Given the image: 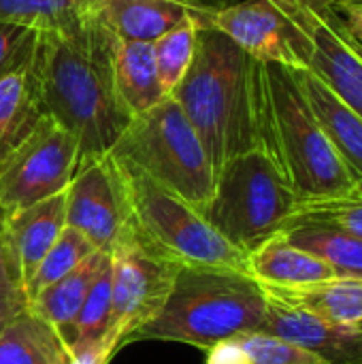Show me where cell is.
Masks as SVG:
<instances>
[{"mask_svg":"<svg viewBox=\"0 0 362 364\" xmlns=\"http://www.w3.org/2000/svg\"><path fill=\"white\" fill-rule=\"evenodd\" d=\"M115 41L96 13L38 30L34 70L41 98L47 115L77 139L79 166L107 156L134 119L115 87Z\"/></svg>","mask_w":362,"mask_h":364,"instance_id":"1","label":"cell"},{"mask_svg":"<svg viewBox=\"0 0 362 364\" xmlns=\"http://www.w3.org/2000/svg\"><path fill=\"white\" fill-rule=\"evenodd\" d=\"M258 60L215 28H201L192 64L169 94L196 130L215 171L256 149Z\"/></svg>","mask_w":362,"mask_h":364,"instance_id":"2","label":"cell"},{"mask_svg":"<svg viewBox=\"0 0 362 364\" xmlns=\"http://www.w3.org/2000/svg\"><path fill=\"white\" fill-rule=\"evenodd\" d=\"M258 147L273 160L299 207L361 194L318 122L294 68L258 64Z\"/></svg>","mask_w":362,"mask_h":364,"instance_id":"3","label":"cell"},{"mask_svg":"<svg viewBox=\"0 0 362 364\" xmlns=\"http://www.w3.org/2000/svg\"><path fill=\"white\" fill-rule=\"evenodd\" d=\"M267 294L258 279L230 269L181 267L160 314L141 326L134 341H177L201 350L260 331Z\"/></svg>","mask_w":362,"mask_h":364,"instance_id":"4","label":"cell"},{"mask_svg":"<svg viewBox=\"0 0 362 364\" xmlns=\"http://www.w3.org/2000/svg\"><path fill=\"white\" fill-rule=\"evenodd\" d=\"M109 154L137 166L201 213L213 196L215 171L196 130L171 96L137 115Z\"/></svg>","mask_w":362,"mask_h":364,"instance_id":"5","label":"cell"},{"mask_svg":"<svg viewBox=\"0 0 362 364\" xmlns=\"http://www.w3.org/2000/svg\"><path fill=\"white\" fill-rule=\"evenodd\" d=\"M297 209L294 192L273 160L256 147L220 168L203 215L224 239L250 254L280 235L292 222Z\"/></svg>","mask_w":362,"mask_h":364,"instance_id":"6","label":"cell"},{"mask_svg":"<svg viewBox=\"0 0 362 364\" xmlns=\"http://www.w3.org/2000/svg\"><path fill=\"white\" fill-rule=\"evenodd\" d=\"M117 160V158H115ZM134 230L181 267L230 269L250 275L247 254L224 239L207 218L181 196L156 183L137 166L117 160Z\"/></svg>","mask_w":362,"mask_h":364,"instance_id":"7","label":"cell"},{"mask_svg":"<svg viewBox=\"0 0 362 364\" xmlns=\"http://www.w3.org/2000/svg\"><path fill=\"white\" fill-rule=\"evenodd\" d=\"M111 254V320L102 337L117 354L130 337L164 307L181 264L149 245L132 226L124 228Z\"/></svg>","mask_w":362,"mask_h":364,"instance_id":"8","label":"cell"},{"mask_svg":"<svg viewBox=\"0 0 362 364\" xmlns=\"http://www.w3.org/2000/svg\"><path fill=\"white\" fill-rule=\"evenodd\" d=\"M288 19L294 51L341 102L362 117L361 43L333 0H271Z\"/></svg>","mask_w":362,"mask_h":364,"instance_id":"9","label":"cell"},{"mask_svg":"<svg viewBox=\"0 0 362 364\" xmlns=\"http://www.w3.org/2000/svg\"><path fill=\"white\" fill-rule=\"evenodd\" d=\"M77 166V139L47 115L32 136L0 166V218L64 192Z\"/></svg>","mask_w":362,"mask_h":364,"instance_id":"10","label":"cell"},{"mask_svg":"<svg viewBox=\"0 0 362 364\" xmlns=\"http://www.w3.org/2000/svg\"><path fill=\"white\" fill-rule=\"evenodd\" d=\"M130 224V203L117 160L107 154L77 168L66 188V226L111 252Z\"/></svg>","mask_w":362,"mask_h":364,"instance_id":"11","label":"cell"},{"mask_svg":"<svg viewBox=\"0 0 362 364\" xmlns=\"http://www.w3.org/2000/svg\"><path fill=\"white\" fill-rule=\"evenodd\" d=\"M267 294L260 331L282 337L324 364H362V328L329 322L299 305Z\"/></svg>","mask_w":362,"mask_h":364,"instance_id":"12","label":"cell"},{"mask_svg":"<svg viewBox=\"0 0 362 364\" xmlns=\"http://www.w3.org/2000/svg\"><path fill=\"white\" fill-rule=\"evenodd\" d=\"M230 2L233 0H98L94 13L117 38L154 43L188 21L211 28L213 15Z\"/></svg>","mask_w":362,"mask_h":364,"instance_id":"13","label":"cell"},{"mask_svg":"<svg viewBox=\"0 0 362 364\" xmlns=\"http://www.w3.org/2000/svg\"><path fill=\"white\" fill-rule=\"evenodd\" d=\"M211 28L258 62L303 68L292 45L290 23L271 0H233L213 15Z\"/></svg>","mask_w":362,"mask_h":364,"instance_id":"14","label":"cell"},{"mask_svg":"<svg viewBox=\"0 0 362 364\" xmlns=\"http://www.w3.org/2000/svg\"><path fill=\"white\" fill-rule=\"evenodd\" d=\"M2 224L23 284H28L45 254L66 228V190L2 218Z\"/></svg>","mask_w":362,"mask_h":364,"instance_id":"15","label":"cell"},{"mask_svg":"<svg viewBox=\"0 0 362 364\" xmlns=\"http://www.w3.org/2000/svg\"><path fill=\"white\" fill-rule=\"evenodd\" d=\"M36 51V49H34ZM47 117L34 70V53L0 77V166Z\"/></svg>","mask_w":362,"mask_h":364,"instance_id":"16","label":"cell"},{"mask_svg":"<svg viewBox=\"0 0 362 364\" xmlns=\"http://www.w3.org/2000/svg\"><path fill=\"white\" fill-rule=\"evenodd\" d=\"M294 75L362 194V117L307 68H294Z\"/></svg>","mask_w":362,"mask_h":364,"instance_id":"17","label":"cell"},{"mask_svg":"<svg viewBox=\"0 0 362 364\" xmlns=\"http://www.w3.org/2000/svg\"><path fill=\"white\" fill-rule=\"evenodd\" d=\"M250 275L273 288H303L337 277L335 271L312 252L292 245L282 235L271 237L247 254Z\"/></svg>","mask_w":362,"mask_h":364,"instance_id":"18","label":"cell"},{"mask_svg":"<svg viewBox=\"0 0 362 364\" xmlns=\"http://www.w3.org/2000/svg\"><path fill=\"white\" fill-rule=\"evenodd\" d=\"M113 75L117 94L132 117L154 109L169 94L164 92L151 43L139 41H115Z\"/></svg>","mask_w":362,"mask_h":364,"instance_id":"19","label":"cell"},{"mask_svg":"<svg viewBox=\"0 0 362 364\" xmlns=\"http://www.w3.org/2000/svg\"><path fill=\"white\" fill-rule=\"evenodd\" d=\"M60 331L28 305L0 335V364H70Z\"/></svg>","mask_w":362,"mask_h":364,"instance_id":"20","label":"cell"},{"mask_svg":"<svg viewBox=\"0 0 362 364\" xmlns=\"http://www.w3.org/2000/svg\"><path fill=\"white\" fill-rule=\"evenodd\" d=\"M262 288L292 305H299L329 322L358 326L362 322V279L358 277H331L303 288Z\"/></svg>","mask_w":362,"mask_h":364,"instance_id":"21","label":"cell"},{"mask_svg":"<svg viewBox=\"0 0 362 364\" xmlns=\"http://www.w3.org/2000/svg\"><path fill=\"white\" fill-rule=\"evenodd\" d=\"M292 245L312 252L322 258L337 277H358L362 279V239L346 230L309 222L292 220L282 232Z\"/></svg>","mask_w":362,"mask_h":364,"instance_id":"22","label":"cell"},{"mask_svg":"<svg viewBox=\"0 0 362 364\" xmlns=\"http://www.w3.org/2000/svg\"><path fill=\"white\" fill-rule=\"evenodd\" d=\"M107 258H109V252H100V250L94 252L75 271H70L55 284L47 286L41 294H36L30 301L32 311L38 314L58 331H64L66 326H70Z\"/></svg>","mask_w":362,"mask_h":364,"instance_id":"23","label":"cell"},{"mask_svg":"<svg viewBox=\"0 0 362 364\" xmlns=\"http://www.w3.org/2000/svg\"><path fill=\"white\" fill-rule=\"evenodd\" d=\"M111 320V254L105 260L98 277L94 279L77 318L70 326L60 331L62 339L73 354L87 350L90 346L102 341Z\"/></svg>","mask_w":362,"mask_h":364,"instance_id":"24","label":"cell"},{"mask_svg":"<svg viewBox=\"0 0 362 364\" xmlns=\"http://www.w3.org/2000/svg\"><path fill=\"white\" fill-rule=\"evenodd\" d=\"M98 0H0V21L53 30L94 13Z\"/></svg>","mask_w":362,"mask_h":364,"instance_id":"25","label":"cell"},{"mask_svg":"<svg viewBox=\"0 0 362 364\" xmlns=\"http://www.w3.org/2000/svg\"><path fill=\"white\" fill-rule=\"evenodd\" d=\"M96 250V245L77 228L66 226L58 241L51 245V250L45 254L41 264L36 267L34 275L26 284L28 299L32 301L36 294H41L47 286L55 284L70 271H75L83 260H87Z\"/></svg>","mask_w":362,"mask_h":364,"instance_id":"26","label":"cell"},{"mask_svg":"<svg viewBox=\"0 0 362 364\" xmlns=\"http://www.w3.org/2000/svg\"><path fill=\"white\" fill-rule=\"evenodd\" d=\"M198 30H201L198 23L188 21V23L173 28L171 32L162 34L158 41L151 43L158 77L166 94H171L177 87V83L183 79V75L188 73L194 51H196Z\"/></svg>","mask_w":362,"mask_h":364,"instance_id":"27","label":"cell"},{"mask_svg":"<svg viewBox=\"0 0 362 364\" xmlns=\"http://www.w3.org/2000/svg\"><path fill=\"white\" fill-rule=\"evenodd\" d=\"M30 305L19 264L9 245L0 218V335Z\"/></svg>","mask_w":362,"mask_h":364,"instance_id":"28","label":"cell"},{"mask_svg":"<svg viewBox=\"0 0 362 364\" xmlns=\"http://www.w3.org/2000/svg\"><path fill=\"white\" fill-rule=\"evenodd\" d=\"M237 341L252 364H324L307 350L262 331L237 335Z\"/></svg>","mask_w":362,"mask_h":364,"instance_id":"29","label":"cell"},{"mask_svg":"<svg viewBox=\"0 0 362 364\" xmlns=\"http://www.w3.org/2000/svg\"><path fill=\"white\" fill-rule=\"evenodd\" d=\"M292 220H309V222L326 224L362 239V194L301 205Z\"/></svg>","mask_w":362,"mask_h":364,"instance_id":"30","label":"cell"},{"mask_svg":"<svg viewBox=\"0 0 362 364\" xmlns=\"http://www.w3.org/2000/svg\"><path fill=\"white\" fill-rule=\"evenodd\" d=\"M38 30L0 21V77L23 64L36 49Z\"/></svg>","mask_w":362,"mask_h":364,"instance_id":"31","label":"cell"},{"mask_svg":"<svg viewBox=\"0 0 362 364\" xmlns=\"http://www.w3.org/2000/svg\"><path fill=\"white\" fill-rule=\"evenodd\" d=\"M205 364H252L245 350L241 348V343L237 341V337L233 339H224L215 346H211L207 350V358Z\"/></svg>","mask_w":362,"mask_h":364,"instance_id":"32","label":"cell"},{"mask_svg":"<svg viewBox=\"0 0 362 364\" xmlns=\"http://www.w3.org/2000/svg\"><path fill=\"white\" fill-rule=\"evenodd\" d=\"M335 9L341 13L346 19L348 28L356 36V41L362 45V2H352V0H333Z\"/></svg>","mask_w":362,"mask_h":364,"instance_id":"33","label":"cell"},{"mask_svg":"<svg viewBox=\"0 0 362 364\" xmlns=\"http://www.w3.org/2000/svg\"><path fill=\"white\" fill-rule=\"evenodd\" d=\"M113 356H115V354L105 346V341H98V343L90 346L87 350L73 354L70 364H109Z\"/></svg>","mask_w":362,"mask_h":364,"instance_id":"34","label":"cell"},{"mask_svg":"<svg viewBox=\"0 0 362 364\" xmlns=\"http://www.w3.org/2000/svg\"><path fill=\"white\" fill-rule=\"evenodd\" d=\"M352 2H362V0H352Z\"/></svg>","mask_w":362,"mask_h":364,"instance_id":"35","label":"cell"},{"mask_svg":"<svg viewBox=\"0 0 362 364\" xmlns=\"http://www.w3.org/2000/svg\"><path fill=\"white\" fill-rule=\"evenodd\" d=\"M358 326H361V328H362V322H361V324H358Z\"/></svg>","mask_w":362,"mask_h":364,"instance_id":"36","label":"cell"},{"mask_svg":"<svg viewBox=\"0 0 362 364\" xmlns=\"http://www.w3.org/2000/svg\"><path fill=\"white\" fill-rule=\"evenodd\" d=\"M361 53H362V45H361Z\"/></svg>","mask_w":362,"mask_h":364,"instance_id":"37","label":"cell"}]
</instances>
